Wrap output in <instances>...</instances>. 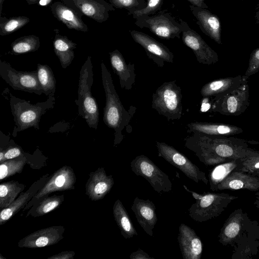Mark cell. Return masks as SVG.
I'll list each match as a JSON object with an SVG mask.
<instances>
[{"instance_id":"obj_1","label":"cell","mask_w":259,"mask_h":259,"mask_svg":"<svg viewBox=\"0 0 259 259\" xmlns=\"http://www.w3.org/2000/svg\"><path fill=\"white\" fill-rule=\"evenodd\" d=\"M192 133L185 139V146L194 152L199 160L206 166L238 159L250 150L242 146H234L212 139L202 133Z\"/></svg>"},{"instance_id":"obj_2","label":"cell","mask_w":259,"mask_h":259,"mask_svg":"<svg viewBox=\"0 0 259 259\" xmlns=\"http://www.w3.org/2000/svg\"><path fill=\"white\" fill-rule=\"evenodd\" d=\"M101 67L102 83L106 96L103 121L108 127L114 131L115 146L123 140V131L129 124L134 112L127 111L122 104L115 89L111 75L103 62Z\"/></svg>"},{"instance_id":"obj_3","label":"cell","mask_w":259,"mask_h":259,"mask_svg":"<svg viewBox=\"0 0 259 259\" xmlns=\"http://www.w3.org/2000/svg\"><path fill=\"white\" fill-rule=\"evenodd\" d=\"M55 103V98L52 96H49L45 102L33 104L29 101L11 95L10 104L16 125L12 136L15 137L18 133L30 127L39 130L41 117L48 110L53 109Z\"/></svg>"},{"instance_id":"obj_4","label":"cell","mask_w":259,"mask_h":259,"mask_svg":"<svg viewBox=\"0 0 259 259\" xmlns=\"http://www.w3.org/2000/svg\"><path fill=\"white\" fill-rule=\"evenodd\" d=\"M93 68L91 57H89L80 70L78 98L75 102L78 106V115L85 119L90 127L97 130L99 112L97 102L91 93L94 81Z\"/></svg>"},{"instance_id":"obj_5","label":"cell","mask_w":259,"mask_h":259,"mask_svg":"<svg viewBox=\"0 0 259 259\" xmlns=\"http://www.w3.org/2000/svg\"><path fill=\"white\" fill-rule=\"evenodd\" d=\"M184 188L191 193L196 202L188 210L189 215L197 222H204L220 215L237 196L226 193H204L202 195Z\"/></svg>"},{"instance_id":"obj_6","label":"cell","mask_w":259,"mask_h":259,"mask_svg":"<svg viewBox=\"0 0 259 259\" xmlns=\"http://www.w3.org/2000/svg\"><path fill=\"white\" fill-rule=\"evenodd\" d=\"M181 88L176 80L164 82L153 94L152 108L168 120L180 119L182 116Z\"/></svg>"},{"instance_id":"obj_7","label":"cell","mask_w":259,"mask_h":259,"mask_svg":"<svg viewBox=\"0 0 259 259\" xmlns=\"http://www.w3.org/2000/svg\"><path fill=\"white\" fill-rule=\"evenodd\" d=\"M135 25L140 28H147L159 38L170 39H180L182 34L181 23L167 10L139 17L136 19Z\"/></svg>"},{"instance_id":"obj_8","label":"cell","mask_w":259,"mask_h":259,"mask_svg":"<svg viewBox=\"0 0 259 259\" xmlns=\"http://www.w3.org/2000/svg\"><path fill=\"white\" fill-rule=\"evenodd\" d=\"M131 168L136 175L146 179L157 193L169 192L172 190V184L168 175L145 155L136 157L131 162Z\"/></svg>"},{"instance_id":"obj_9","label":"cell","mask_w":259,"mask_h":259,"mask_svg":"<svg viewBox=\"0 0 259 259\" xmlns=\"http://www.w3.org/2000/svg\"><path fill=\"white\" fill-rule=\"evenodd\" d=\"M0 76L14 90L42 94L37 71H18L9 63L0 61Z\"/></svg>"},{"instance_id":"obj_10","label":"cell","mask_w":259,"mask_h":259,"mask_svg":"<svg viewBox=\"0 0 259 259\" xmlns=\"http://www.w3.org/2000/svg\"><path fill=\"white\" fill-rule=\"evenodd\" d=\"M158 155L178 168L188 178L196 183L202 182L205 185L209 182L205 172L194 164L188 158L174 147L165 143L156 142Z\"/></svg>"},{"instance_id":"obj_11","label":"cell","mask_w":259,"mask_h":259,"mask_svg":"<svg viewBox=\"0 0 259 259\" xmlns=\"http://www.w3.org/2000/svg\"><path fill=\"white\" fill-rule=\"evenodd\" d=\"M76 180V176L73 169L69 166H63L50 176L44 186L22 209L21 215L24 211L28 210L42 197L56 191L74 189Z\"/></svg>"},{"instance_id":"obj_12","label":"cell","mask_w":259,"mask_h":259,"mask_svg":"<svg viewBox=\"0 0 259 259\" xmlns=\"http://www.w3.org/2000/svg\"><path fill=\"white\" fill-rule=\"evenodd\" d=\"M182 39L184 44L190 48L199 63L210 65L218 61L217 53L204 41L202 37L181 18Z\"/></svg>"},{"instance_id":"obj_13","label":"cell","mask_w":259,"mask_h":259,"mask_svg":"<svg viewBox=\"0 0 259 259\" xmlns=\"http://www.w3.org/2000/svg\"><path fill=\"white\" fill-rule=\"evenodd\" d=\"M130 33L133 40L143 48L148 58L158 67H163L165 62L173 63L174 54L164 45L143 32L133 30Z\"/></svg>"},{"instance_id":"obj_14","label":"cell","mask_w":259,"mask_h":259,"mask_svg":"<svg viewBox=\"0 0 259 259\" xmlns=\"http://www.w3.org/2000/svg\"><path fill=\"white\" fill-rule=\"evenodd\" d=\"M65 228L62 226L47 227L27 235L18 243L19 247L40 248L58 243L63 238Z\"/></svg>"},{"instance_id":"obj_15","label":"cell","mask_w":259,"mask_h":259,"mask_svg":"<svg viewBox=\"0 0 259 259\" xmlns=\"http://www.w3.org/2000/svg\"><path fill=\"white\" fill-rule=\"evenodd\" d=\"M189 8L200 30L218 44L221 41V25L219 17L207 9L189 5Z\"/></svg>"},{"instance_id":"obj_16","label":"cell","mask_w":259,"mask_h":259,"mask_svg":"<svg viewBox=\"0 0 259 259\" xmlns=\"http://www.w3.org/2000/svg\"><path fill=\"white\" fill-rule=\"evenodd\" d=\"M241 189L251 191L259 190V174L234 170L217 185L214 191Z\"/></svg>"},{"instance_id":"obj_17","label":"cell","mask_w":259,"mask_h":259,"mask_svg":"<svg viewBox=\"0 0 259 259\" xmlns=\"http://www.w3.org/2000/svg\"><path fill=\"white\" fill-rule=\"evenodd\" d=\"M178 240L184 259H200L203 246L195 231L184 223L179 228Z\"/></svg>"},{"instance_id":"obj_18","label":"cell","mask_w":259,"mask_h":259,"mask_svg":"<svg viewBox=\"0 0 259 259\" xmlns=\"http://www.w3.org/2000/svg\"><path fill=\"white\" fill-rule=\"evenodd\" d=\"M112 175H107L103 167L98 168L89 175L85 185V194L93 201L103 199L114 185Z\"/></svg>"},{"instance_id":"obj_19","label":"cell","mask_w":259,"mask_h":259,"mask_svg":"<svg viewBox=\"0 0 259 259\" xmlns=\"http://www.w3.org/2000/svg\"><path fill=\"white\" fill-rule=\"evenodd\" d=\"M50 176L47 174L34 182L25 192L21 193L8 207L1 209L0 225L6 223L12 217L23 209L33 197L44 186Z\"/></svg>"},{"instance_id":"obj_20","label":"cell","mask_w":259,"mask_h":259,"mask_svg":"<svg viewBox=\"0 0 259 259\" xmlns=\"http://www.w3.org/2000/svg\"><path fill=\"white\" fill-rule=\"evenodd\" d=\"M131 209L144 231L150 236H153V229L157 221L156 206L153 202L136 197Z\"/></svg>"},{"instance_id":"obj_21","label":"cell","mask_w":259,"mask_h":259,"mask_svg":"<svg viewBox=\"0 0 259 259\" xmlns=\"http://www.w3.org/2000/svg\"><path fill=\"white\" fill-rule=\"evenodd\" d=\"M112 68L118 75L120 87L125 90H131L136 81L135 65L127 64L121 53L115 50L109 53Z\"/></svg>"},{"instance_id":"obj_22","label":"cell","mask_w":259,"mask_h":259,"mask_svg":"<svg viewBox=\"0 0 259 259\" xmlns=\"http://www.w3.org/2000/svg\"><path fill=\"white\" fill-rule=\"evenodd\" d=\"M246 215L241 209L234 211L225 222L219 235V242L224 245L231 244L241 233Z\"/></svg>"},{"instance_id":"obj_23","label":"cell","mask_w":259,"mask_h":259,"mask_svg":"<svg viewBox=\"0 0 259 259\" xmlns=\"http://www.w3.org/2000/svg\"><path fill=\"white\" fill-rule=\"evenodd\" d=\"M113 213L121 234L124 238L130 239L138 235L128 212L119 199L114 203Z\"/></svg>"},{"instance_id":"obj_24","label":"cell","mask_w":259,"mask_h":259,"mask_svg":"<svg viewBox=\"0 0 259 259\" xmlns=\"http://www.w3.org/2000/svg\"><path fill=\"white\" fill-rule=\"evenodd\" d=\"M64 195H46L40 198L28 211L26 218L38 217L50 212L58 207L64 201Z\"/></svg>"},{"instance_id":"obj_25","label":"cell","mask_w":259,"mask_h":259,"mask_svg":"<svg viewBox=\"0 0 259 259\" xmlns=\"http://www.w3.org/2000/svg\"><path fill=\"white\" fill-rule=\"evenodd\" d=\"M25 188V185L18 181H11L0 185V208L9 206Z\"/></svg>"},{"instance_id":"obj_26","label":"cell","mask_w":259,"mask_h":259,"mask_svg":"<svg viewBox=\"0 0 259 259\" xmlns=\"http://www.w3.org/2000/svg\"><path fill=\"white\" fill-rule=\"evenodd\" d=\"M37 71L42 93L48 97L54 96L56 80L51 68L47 65L37 64Z\"/></svg>"},{"instance_id":"obj_27","label":"cell","mask_w":259,"mask_h":259,"mask_svg":"<svg viewBox=\"0 0 259 259\" xmlns=\"http://www.w3.org/2000/svg\"><path fill=\"white\" fill-rule=\"evenodd\" d=\"M237 166V159L225 162L215 166L209 174L210 189L214 191L217 185Z\"/></svg>"},{"instance_id":"obj_28","label":"cell","mask_w":259,"mask_h":259,"mask_svg":"<svg viewBox=\"0 0 259 259\" xmlns=\"http://www.w3.org/2000/svg\"><path fill=\"white\" fill-rule=\"evenodd\" d=\"M54 46L55 53L59 59L62 67L66 69L74 59V46L60 38L55 40Z\"/></svg>"},{"instance_id":"obj_29","label":"cell","mask_w":259,"mask_h":259,"mask_svg":"<svg viewBox=\"0 0 259 259\" xmlns=\"http://www.w3.org/2000/svg\"><path fill=\"white\" fill-rule=\"evenodd\" d=\"M26 161V158L23 155L1 162L0 164V180H3L16 174L21 173Z\"/></svg>"},{"instance_id":"obj_30","label":"cell","mask_w":259,"mask_h":259,"mask_svg":"<svg viewBox=\"0 0 259 259\" xmlns=\"http://www.w3.org/2000/svg\"><path fill=\"white\" fill-rule=\"evenodd\" d=\"M235 170L249 172L259 171V151L250 150L243 157L237 159Z\"/></svg>"},{"instance_id":"obj_31","label":"cell","mask_w":259,"mask_h":259,"mask_svg":"<svg viewBox=\"0 0 259 259\" xmlns=\"http://www.w3.org/2000/svg\"><path fill=\"white\" fill-rule=\"evenodd\" d=\"M146 5L141 9L127 11L128 15H131L135 20L139 17L150 16L159 12L163 5L164 0H146Z\"/></svg>"},{"instance_id":"obj_32","label":"cell","mask_w":259,"mask_h":259,"mask_svg":"<svg viewBox=\"0 0 259 259\" xmlns=\"http://www.w3.org/2000/svg\"><path fill=\"white\" fill-rule=\"evenodd\" d=\"M229 83V81L225 79H220L208 82L202 88L200 91L201 94L203 97L214 95L225 90L227 84Z\"/></svg>"},{"instance_id":"obj_33","label":"cell","mask_w":259,"mask_h":259,"mask_svg":"<svg viewBox=\"0 0 259 259\" xmlns=\"http://www.w3.org/2000/svg\"><path fill=\"white\" fill-rule=\"evenodd\" d=\"M117 8L124 9L127 11L141 9L146 5V0H111Z\"/></svg>"},{"instance_id":"obj_34","label":"cell","mask_w":259,"mask_h":259,"mask_svg":"<svg viewBox=\"0 0 259 259\" xmlns=\"http://www.w3.org/2000/svg\"><path fill=\"white\" fill-rule=\"evenodd\" d=\"M38 47V44L35 41L22 40L15 42L12 50L14 54H20L35 51Z\"/></svg>"},{"instance_id":"obj_35","label":"cell","mask_w":259,"mask_h":259,"mask_svg":"<svg viewBox=\"0 0 259 259\" xmlns=\"http://www.w3.org/2000/svg\"><path fill=\"white\" fill-rule=\"evenodd\" d=\"M23 155L21 147L16 145L13 140H10L9 145L5 149L4 161Z\"/></svg>"},{"instance_id":"obj_36","label":"cell","mask_w":259,"mask_h":259,"mask_svg":"<svg viewBox=\"0 0 259 259\" xmlns=\"http://www.w3.org/2000/svg\"><path fill=\"white\" fill-rule=\"evenodd\" d=\"M259 69V48L253 51L250 60L249 66L246 74L249 75L256 72Z\"/></svg>"},{"instance_id":"obj_37","label":"cell","mask_w":259,"mask_h":259,"mask_svg":"<svg viewBox=\"0 0 259 259\" xmlns=\"http://www.w3.org/2000/svg\"><path fill=\"white\" fill-rule=\"evenodd\" d=\"M60 16L63 19L67 21L70 22L72 23H73L75 24L77 23L74 14L69 9H63L60 12Z\"/></svg>"},{"instance_id":"obj_38","label":"cell","mask_w":259,"mask_h":259,"mask_svg":"<svg viewBox=\"0 0 259 259\" xmlns=\"http://www.w3.org/2000/svg\"><path fill=\"white\" fill-rule=\"evenodd\" d=\"M227 108L230 113H234L237 110L238 102L235 96H231L227 100Z\"/></svg>"},{"instance_id":"obj_39","label":"cell","mask_w":259,"mask_h":259,"mask_svg":"<svg viewBox=\"0 0 259 259\" xmlns=\"http://www.w3.org/2000/svg\"><path fill=\"white\" fill-rule=\"evenodd\" d=\"M130 258L131 259H154L140 248L137 251L132 252Z\"/></svg>"},{"instance_id":"obj_40","label":"cell","mask_w":259,"mask_h":259,"mask_svg":"<svg viewBox=\"0 0 259 259\" xmlns=\"http://www.w3.org/2000/svg\"><path fill=\"white\" fill-rule=\"evenodd\" d=\"M74 255L75 253L73 251H65L51 256L48 259H69L72 258Z\"/></svg>"},{"instance_id":"obj_41","label":"cell","mask_w":259,"mask_h":259,"mask_svg":"<svg viewBox=\"0 0 259 259\" xmlns=\"http://www.w3.org/2000/svg\"><path fill=\"white\" fill-rule=\"evenodd\" d=\"M82 12L88 16H92L96 13V10L93 5L88 3H84L81 6Z\"/></svg>"},{"instance_id":"obj_42","label":"cell","mask_w":259,"mask_h":259,"mask_svg":"<svg viewBox=\"0 0 259 259\" xmlns=\"http://www.w3.org/2000/svg\"><path fill=\"white\" fill-rule=\"evenodd\" d=\"M20 25V22L17 20H11L5 26V30L7 32H11L16 29Z\"/></svg>"},{"instance_id":"obj_43","label":"cell","mask_w":259,"mask_h":259,"mask_svg":"<svg viewBox=\"0 0 259 259\" xmlns=\"http://www.w3.org/2000/svg\"><path fill=\"white\" fill-rule=\"evenodd\" d=\"M192 6L204 9H208V6L205 3V0H187Z\"/></svg>"},{"instance_id":"obj_44","label":"cell","mask_w":259,"mask_h":259,"mask_svg":"<svg viewBox=\"0 0 259 259\" xmlns=\"http://www.w3.org/2000/svg\"><path fill=\"white\" fill-rule=\"evenodd\" d=\"M218 134H225L230 133L231 132V129L227 126L220 125H218Z\"/></svg>"},{"instance_id":"obj_45","label":"cell","mask_w":259,"mask_h":259,"mask_svg":"<svg viewBox=\"0 0 259 259\" xmlns=\"http://www.w3.org/2000/svg\"><path fill=\"white\" fill-rule=\"evenodd\" d=\"M255 10L254 18L256 24H259V3L256 5Z\"/></svg>"},{"instance_id":"obj_46","label":"cell","mask_w":259,"mask_h":259,"mask_svg":"<svg viewBox=\"0 0 259 259\" xmlns=\"http://www.w3.org/2000/svg\"><path fill=\"white\" fill-rule=\"evenodd\" d=\"M255 195V200L253 204L256 208L259 209V192L256 193Z\"/></svg>"},{"instance_id":"obj_47","label":"cell","mask_w":259,"mask_h":259,"mask_svg":"<svg viewBox=\"0 0 259 259\" xmlns=\"http://www.w3.org/2000/svg\"><path fill=\"white\" fill-rule=\"evenodd\" d=\"M51 0H40L39 4L41 6H45L50 2Z\"/></svg>"},{"instance_id":"obj_48","label":"cell","mask_w":259,"mask_h":259,"mask_svg":"<svg viewBox=\"0 0 259 259\" xmlns=\"http://www.w3.org/2000/svg\"><path fill=\"white\" fill-rule=\"evenodd\" d=\"M255 172H256L257 174H259V171H256Z\"/></svg>"}]
</instances>
